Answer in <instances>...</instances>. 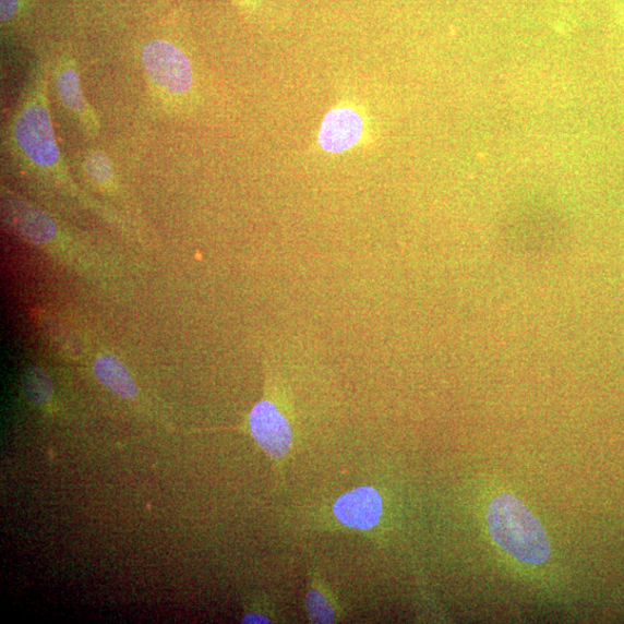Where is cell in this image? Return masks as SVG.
Instances as JSON below:
<instances>
[{"label": "cell", "mask_w": 624, "mask_h": 624, "mask_svg": "<svg viewBox=\"0 0 624 624\" xmlns=\"http://www.w3.org/2000/svg\"><path fill=\"white\" fill-rule=\"evenodd\" d=\"M487 521L500 549L518 561L542 564L551 556V543L541 523L517 497L503 494L490 505Z\"/></svg>", "instance_id": "cell-1"}, {"label": "cell", "mask_w": 624, "mask_h": 624, "mask_svg": "<svg viewBox=\"0 0 624 624\" xmlns=\"http://www.w3.org/2000/svg\"><path fill=\"white\" fill-rule=\"evenodd\" d=\"M295 407L284 383L273 380L248 418L249 432L278 473L284 471L296 441Z\"/></svg>", "instance_id": "cell-2"}, {"label": "cell", "mask_w": 624, "mask_h": 624, "mask_svg": "<svg viewBox=\"0 0 624 624\" xmlns=\"http://www.w3.org/2000/svg\"><path fill=\"white\" fill-rule=\"evenodd\" d=\"M142 60L156 86L175 95H187L193 87L192 67L187 55L177 46L156 40L145 46Z\"/></svg>", "instance_id": "cell-3"}, {"label": "cell", "mask_w": 624, "mask_h": 624, "mask_svg": "<svg viewBox=\"0 0 624 624\" xmlns=\"http://www.w3.org/2000/svg\"><path fill=\"white\" fill-rule=\"evenodd\" d=\"M384 513V501L372 485H361L339 496L333 514L344 528L369 532L377 528Z\"/></svg>", "instance_id": "cell-4"}, {"label": "cell", "mask_w": 624, "mask_h": 624, "mask_svg": "<svg viewBox=\"0 0 624 624\" xmlns=\"http://www.w3.org/2000/svg\"><path fill=\"white\" fill-rule=\"evenodd\" d=\"M3 217L16 236L35 244L51 241L57 231L48 213L22 199L3 193Z\"/></svg>", "instance_id": "cell-5"}, {"label": "cell", "mask_w": 624, "mask_h": 624, "mask_svg": "<svg viewBox=\"0 0 624 624\" xmlns=\"http://www.w3.org/2000/svg\"><path fill=\"white\" fill-rule=\"evenodd\" d=\"M364 123L361 115L352 108H336L325 116L321 125L319 143L327 153H343L361 141Z\"/></svg>", "instance_id": "cell-6"}, {"label": "cell", "mask_w": 624, "mask_h": 624, "mask_svg": "<svg viewBox=\"0 0 624 624\" xmlns=\"http://www.w3.org/2000/svg\"><path fill=\"white\" fill-rule=\"evenodd\" d=\"M305 612L309 621L316 624L337 623L343 616L339 602L316 571L309 574Z\"/></svg>", "instance_id": "cell-7"}, {"label": "cell", "mask_w": 624, "mask_h": 624, "mask_svg": "<svg viewBox=\"0 0 624 624\" xmlns=\"http://www.w3.org/2000/svg\"><path fill=\"white\" fill-rule=\"evenodd\" d=\"M56 86L63 105L76 117L88 131L96 132L97 121L89 109L83 94L80 75L71 65H64L57 72Z\"/></svg>", "instance_id": "cell-8"}, {"label": "cell", "mask_w": 624, "mask_h": 624, "mask_svg": "<svg viewBox=\"0 0 624 624\" xmlns=\"http://www.w3.org/2000/svg\"><path fill=\"white\" fill-rule=\"evenodd\" d=\"M94 374L113 394L124 399L136 396V386L127 367L117 358L106 355L97 358Z\"/></svg>", "instance_id": "cell-9"}, {"label": "cell", "mask_w": 624, "mask_h": 624, "mask_svg": "<svg viewBox=\"0 0 624 624\" xmlns=\"http://www.w3.org/2000/svg\"><path fill=\"white\" fill-rule=\"evenodd\" d=\"M27 397L36 404H45L52 396V383L44 370L33 368L25 376Z\"/></svg>", "instance_id": "cell-10"}, {"label": "cell", "mask_w": 624, "mask_h": 624, "mask_svg": "<svg viewBox=\"0 0 624 624\" xmlns=\"http://www.w3.org/2000/svg\"><path fill=\"white\" fill-rule=\"evenodd\" d=\"M85 168L88 177L97 184L108 187L113 181L112 166L104 153L93 152L87 156Z\"/></svg>", "instance_id": "cell-11"}, {"label": "cell", "mask_w": 624, "mask_h": 624, "mask_svg": "<svg viewBox=\"0 0 624 624\" xmlns=\"http://www.w3.org/2000/svg\"><path fill=\"white\" fill-rule=\"evenodd\" d=\"M19 2L21 0H0V17H2L3 24L12 21L17 11Z\"/></svg>", "instance_id": "cell-12"}, {"label": "cell", "mask_w": 624, "mask_h": 624, "mask_svg": "<svg viewBox=\"0 0 624 624\" xmlns=\"http://www.w3.org/2000/svg\"><path fill=\"white\" fill-rule=\"evenodd\" d=\"M620 2L624 4V0H620Z\"/></svg>", "instance_id": "cell-13"}]
</instances>
